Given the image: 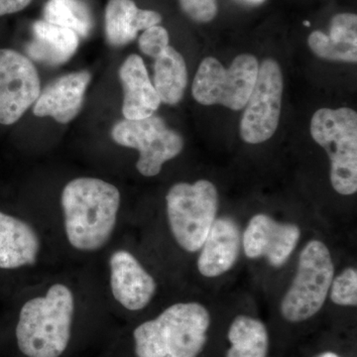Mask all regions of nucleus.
I'll return each mask as SVG.
<instances>
[{
  "mask_svg": "<svg viewBox=\"0 0 357 357\" xmlns=\"http://www.w3.org/2000/svg\"><path fill=\"white\" fill-rule=\"evenodd\" d=\"M61 204L73 248L96 251L109 241L121 206L116 187L100 178H75L63 190Z\"/></svg>",
  "mask_w": 357,
  "mask_h": 357,
  "instance_id": "f257e3e1",
  "label": "nucleus"
},
{
  "mask_svg": "<svg viewBox=\"0 0 357 357\" xmlns=\"http://www.w3.org/2000/svg\"><path fill=\"white\" fill-rule=\"evenodd\" d=\"M211 314L199 303H178L134 330L137 357H198L206 342Z\"/></svg>",
  "mask_w": 357,
  "mask_h": 357,
  "instance_id": "f03ea898",
  "label": "nucleus"
},
{
  "mask_svg": "<svg viewBox=\"0 0 357 357\" xmlns=\"http://www.w3.org/2000/svg\"><path fill=\"white\" fill-rule=\"evenodd\" d=\"M75 300L72 291L55 284L44 297L28 301L16 326L18 347L28 357H60L72 333Z\"/></svg>",
  "mask_w": 357,
  "mask_h": 357,
  "instance_id": "7ed1b4c3",
  "label": "nucleus"
},
{
  "mask_svg": "<svg viewBox=\"0 0 357 357\" xmlns=\"http://www.w3.org/2000/svg\"><path fill=\"white\" fill-rule=\"evenodd\" d=\"M312 139L331 159V182L342 196L357 191V114L349 107L321 109L312 115Z\"/></svg>",
  "mask_w": 357,
  "mask_h": 357,
  "instance_id": "20e7f679",
  "label": "nucleus"
},
{
  "mask_svg": "<svg viewBox=\"0 0 357 357\" xmlns=\"http://www.w3.org/2000/svg\"><path fill=\"white\" fill-rule=\"evenodd\" d=\"M166 202L174 238L184 250L197 252L217 220V188L208 180L178 183L169 190Z\"/></svg>",
  "mask_w": 357,
  "mask_h": 357,
  "instance_id": "39448f33",
  "label": "nucleus"
},
{
  "mask_svg": "<svg viewBox=\"0 0 357 357\" xmlns=\"http://www.w3.org/2000/svg\"><path fill=\"white\" fill-rule=\"evenodd\" d=\"M335 265L328 246L312 239L300 253L297 273L281 302V314L290 323L312 318L325 305Z\"/></svg>",
  "mask_w": 357,
  "mask_h": 357,
  "instance_id": "423d86ee",
  "label": "nucleus"
},
{
  "mask_svg": "<svg viewBox=\"0 0 357 357\" xmlns=\"http://www.w3.org/2000/svg\"><path fill=\"white\" fill-rule=\"evenodd\" d=\"M258 70L257 59L249 54L237 56L229 69L215 58L204 59L192 83V96L203 105L241 110L255 88Z\"/></svg>",
  "mask_w": 357,
  "mask_h": 357,
  "instance_id": "0eeeda50",
  "label": "nucleus"
},
{
  "mask_svg": "<svg viewBox=\"0 0 357 357\" xmlns=\"http://www.w3.org/2000/svg\"><path fill=\"white\" fill-rule=\"evenodd\" d=\"M112 136L117 144L138 150L136 168L144 177L158 175L164 164L177 157L184 148L182 136L155 115L117 122Z\"/></svg>",
  "mask_w": 357,
  "mask_h": 357,
  "instance_id": "6e6552de",
  "label": "nucleus"
},
{
  "mask_svg": "<svg viewBox=\"0 0 357 357\" xmlns=\"http://www.w3.org/2000/svg\"><path fill=\"white\" fill-rule=\"evenodd\" d=\"M283 76L280 66L273 59L263 61L258 70L241 121V136L249 144L269 140L280 121Z\"/></svg>",
  "mask_w": 357,
  "mask_h": 357,
  "instance_id": "1a4fd4ad",
  "label": "nucleus"
},
{
  "mask_svg": "<svg viewBox=\"0 0 357 357\" xmlns=\"http://www.w3.org/2000/svg\"><path fill=\"white\" fill-rule=\"evenodd\" d=\"M40 93L38 72L31 61L11 49H0V124L20 121Z\"/></svg>",
  "mask_w": 357,
  "mask_h": 357,
  "instance_id": "9d476101",
  "label": "nucleus"
},
{
  "mask_svg": "<svg viewBox=\"0 0 357 357\" xmlns=\"http://www.w3.org/2000/svg\"><path fill=\"white\" fill-rule=\"evenodd\" d=\"M300 236L297 225L279 222L259 213L249 220L244 230V253L251 259L264 257L271 266L282 267L295 250Z\"/></svg>",
  "mask_w": 357,
  "mask_h": 357,
  "instance_id": "9b49d317",
  "label": "nucleus"
},
{
  "mask_svg": "<svg viewBox=\"0 0 357 357\" xmlns=\"http://www.w3.org/2000/svg\"><path fill=\"white\" fill-rule=\"evenodd\" d=\"M110 287L115 300L129 311L147 307L156 293L157 284L130 252L117 250L109 258Z\"/></svg>",
  "mask_w": 357,
  "mask_h": 357,
  "instance_id": "f8f14e48",
  "label": "nucleus"
},
{
  "mask_svg": "<svg viewBox=\"0 0 357 357\" xmlns=\"http://www.w3.org/2000/svg\"><path fill=\"white\" fill-rule=\"evenodd\" d=\"M241 248L243 236L236 220L225 217L217 218L199 249V273L208 278L227 273L236 265Z\"/></svg>",
  "mask_w": 357,
  "mask_h": 357,
  "instance_id": "ddd939ff",
  "label": "nucleus"
},
{
  "mask_svg": "<svg viewBox=\"0 0 357 357\" xmlns=\"http://www.w3.org/2000/svg\"><path fill=\"white\" fill-rule=\"evenodd\" d=\"M89 82L91 74L86 70L59 77L41 91L33 114L39 117L51 116L60 123H68L83 107Z\"/></svg>",
  "mask_w": 357,
  "mask_h": 357,
  "instance_id": "4468645a",
  "label": "nucleus"
},
{
  "mask_svg": "<svg viewBox=\"0 0 357 357\" xmlns=\"http://www.w3.org/2000/svg\"><path fill=\"white\" fill-rule=\"evenodd\" d=\"M123 105L122 114L126 119H142L152 116L161 105L158 93L148 75L142 58L129 56L119 69Z\"/></svg>",
  "mask_w": 357,
  "mask_h": 357,
  "instance_id": "2eb2a0df",
  "label": "nucleus"
},
{
  "mask_svg": "<svg viewBox=\"0 0 357 357\" xmlns=\"http://www.w3.org/2000/svg\"><path fill=\"white\" fill-rule=\"evenodd\" d=\"M39 250L36 231L27 222L0 211V268L35 264Z\"/></svg>",
  "mask_w": 357,
  "mask_h": 357,
  "instance_id": "dca6fc26",
  "label": "nucleus"
},
{
  "mask_svg": "<svg viewBox=\"0 0 357 357\" xmlns=\"http://www.w3.org/2000/svg\"><path fill=\"white\" fill-rule=\"evenodd\" d=\"M162 16L138 8L132 0H110L105 9V35L112 46L130 43L141 30L159 25Z\"/></svg>",
  "mask_w": 357,
  "mask_h": 357,
  "instance_id": "f3484780",
  "label": "nucleus"
},
{
  "mask_svg": "<svg viewBox=\"0 0 357 357\" xmlns=\"http://www.w3.org/2000/svg\"><path fill=\"white\" fill-rule=\"evenodd\" d=\"M307 44L319 58L356 63L357 16L352 13L337 14L331 22L330 34L312 32Z\"/></svg>",
  "mask_w": 357,
  "mask_h": 357,
  "instance_id": "a211bd4d",
  "label": "nucleus"
},
{
  "mask_svg": "<svg viewBox=\"0 0 357 357\" xmlns=\"http://www.w3.org/2000/svg\"><path fill=\"white\" fill-rule=\"evenodd\" d=\"M32 41L28 44L29 57L48 66L64 64L76 53L79 37L62 26L38 20L33 24Z\"/></svg>",
  "mask_w": 357,
  "mask_h": 357,
  "instance_id": "6ab92c4d",
  "label": "nucleus"
},
{
  "mask_svg": "<svg viewBox=\"0 0 357 357\" xmlns=\"http://www.w3.org/2000/svg\"><path fill=\"white\" fill-rule=\"evenodd\" d=\"M188 84L185 59L169 45L155 59L154 88L161 102L175 105L182 100Z\"/></svg>",
  "mask_w": 357,
  "mask_h": 357,
  "instance_id": "aec40b11",
  "label": "nucleus"
},
{
  "mask_svg": "<svg viewBox=\"0 0 357 357\" xmlns=\"http://www.w3.org/2000/svg\"><path fill=\"white\" fill-rule=\"evenodd\" d=\"M227 337L231 347L225 357H266L269 337L266 326L252 317L237 316Z\"/></svg>",
  "mask_w": 357,
  "mask_h": 357,
  "instance_id": "412c9836",
  "label": "nucleus"
},
{
  "mask_svg": "<svg viewBox=\"0 0 357 357\" xmlns=\"http://www.w3.org/2000/svg\"><path fill=\"white\" fill-rule=\"evenodd\" d=\"M44 20L76 32L79 37L89 36L93 21L83 0H49L44 7Z\"/></svg>",
  "mask_w": 357,
  "mask_h": 357,
  "instance_id": "4be33fe9",
  "label": "nucleus"
},
{
  "mask_svg": "<svg viewBox=\"0 0 357 357\" xmlns=\"http://www.w3.org/2000/svg\"><path fill=\"white\" fill-rule=\"evenodd\" d=\"M331 300L338 306L356 307L357 271L347 268L337 277H333L331 285Z\"/></svg>",
  "mask_w": 357,
  "mask_h": 357,
  "instance_id": "5701e85b",
  "label": "nucleus"
},
{
  "mask_svg": "<svg viewBox=\"0 0 357 357\" xmlns=\"http://www.w3.org/2000/svg\"><path fill=\"white\" fill-rule=\"evenodd\" d=\"M169 46V34L165 28L156 25L141 34L139 48L142 53L156 59Z\"/></svg>",
  "mask_w": 357,
  "mask_h": 357,
  "instance_id": "b1692460",
  "label": "nucleus"
},
{
  "mask_svg": "<svg viewBox=\"0 0 357 357\" xmlns=\"http://www.w3.org/2000/svg\"><path fill=\"white\" fill-rule=\"evenodd\" d=\"M183 11L197 22H210L218 14L217 0H178Z\"/></svg>",
  "mask_w": 357,
  "mask_h": 357,
  "instance_id": "393cba45",
  "label": "nucleus"
},
{
  "mask_svg": "<svg viewBox=\"0 0 357 357\" xmlns=\"http://www.w3.org/2000/svg\"><path fill=\"white\" fill-rule=\"evenodd\" d=\"M31 2L32 0H0V16L20 13Z\"/></svg>",
  "mask_w": 357,
  "mask_h": 357,
  "instance_id": "a878e982",
  "label": "nucleus"
},
{
  "mask_svg": "<svg viewBox=\"0 0 357 357\" xmlns=\"http://www.w3.org/2000/svg\"><path fill=\"white\" fill-rule=\"evenodd\" d=\"M318 357H340L337 356V354H333V352H325V354H321Z\"/></svg>",
  "mask_w": 357,
  "mask_h": 357,
  "instance_id": "bb28decb",
  "label": "nucleus"
},
{
  "mask_svg": "<svg viewBox=\"0 0 357 357\" xmlns=\"http://www.w3.org/2000/svg\"><path fill=\"white\" fill-rule=\"evenodd\" d=\"M248 1H251V2H260V1H263V0H248Z\"/></svg>",
  "mask_w": 357,
  "mask_h": 357,
  "instance_id": "cd10ccee",
  "label": "nucleus"
},
{
  "mask_svg": "<svg viewBox=\"0 0 357 357\" xmlns=\"http://www.w3.org/2000/svg\"><path fill=\"white\" fill-rule=\"evenodd\" d=\"M304 25L305 26H310V22H307V21H305Z\"/></svg>",
  "mask_w": 357,
  "mask_h": 357,
  "instance_id": "c85d7f7f",
  "label": "nucleus"
}]
</instances>
